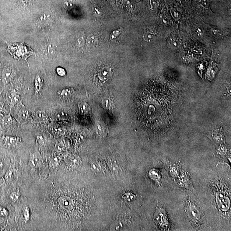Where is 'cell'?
<instances>
[{"mask_svg": "<svg viewBox=\"0 0 231 231\" xmlns=\"http://www.w3.org/2000/svg\"><path fill=\"white\" fill-rule=\"evenodd\" d=\"M100 166L97 163H93L92 166V168L93 170H95L96 171H99L100 170Z\"/></svg>", "mask_w": 231, "mask_h": 231, "instance_id": "d590c367", "label": "cell"}, {"mask_svg": "<svg viewBox=\"0 0 231 231\" xmlns=\"http://www.w3.org/2000/svg\"><path fill=\"white\" fill-rule=\"evenodd\" d=\"M58 164V157L56 156L53 157L50 163L51 167L53 168H54V167L57 166Z\"/></svg>", "mask_w": 231, "mask_h": 231, "instance_id": "f546056e", "label": "cell"}, {"mask_svg": "<svg viewBox=\"0 0 231 231\" xmlns=\"http://www.w3.org/2000/svg\"><path fill=\"white\" fill-rule=\"evenodd\" d=\"M102 105L106 109H110L112 108L113 103L108 98H105L102 101Z\"/></svg>", "mask_w": 231, "mask_h": 231, "instance_id": "ffe728a7", "label": "cell"}, {"mask_svg": "<svg viewBox=\"0 0 231 231\" xmlns=\"http://www.w3.org/2000/svg\"><path fill=\"white\" fill-rule=\"evenodd\" d=\"M148 1L150 9L154 10L158 8L161 0H148Z\"/></svg>", "mask_w": 231, "mask_h": 231, "instance_id": "44dd1931", "label": "cell"}, {"mask_svg": "<svg viewBox=\"0 0 231 231\" xmlns=\"http://www.w3.org/2000/svg\"><path fill=\"white\" fill-rule=\"evenodd\" d=\"M158 19L161 24L163 25H167L170 23L168 18L165 15L163 14H161L159 15V17H158Z\"/></svg>", "mask_w": 231, "mask_h": 231, "instance_id": "7402d4cb", "label": "cell"}, {"mask_svg": "<svg viewBox=\"0 0 231 231\" xmlns=\"http://www.w3.org/2000/svg\"><path fill=\"white\" fill-rule=\"evenodd\" d=\"M187 1H189V0H187Z\"/></svg>", "mask_w": 231, "mask_h": 231, "instance_id": "b9f144b4", "label": "cell"}, {"mask_svg": "<svg viewBox=\"0 0 231 231\" xmlns=\"http://www.w3.org/2000/svg\"><path fill=\"white\" fill-rule=\"evenodd\" d=\"M52 14L50 11L44 12L37 21V25L39 27H43L49 25L52 21Z\"/></svg>", "mask_w": 231, "mask_h": 231, "instance_id": "3957f363", "label": "cell"}, {"mask_svg": "<svg viewBox=\"0 0 231 231\" xmlns=\"http://www.w3.org/2000/svg\"><path fill=\"white\" fill-rule=\"evenodd\" d=\"M170 12L171 16L175 20L178 21L181 18V14L179 12L176 8H171Z\"/></svg>", "mask_w": 231, "mask_h": 231, "instance_id": "ac0fdd59", "label": "cell"}, {"mask_svg": "<svg viewBox=\"0 0 231 231\" xmlns=\"http://www.w3.org/2000/svg\"><path fill=\"white\" fill-rule=\"evenodd\" d=\"M8 51L15 58L19 60H25L34 54L33 51L30 46L24 43L9 44Z\"/></svg>", "mask_w": 231, "mask_h": 231, "instance_id": "6da1fadb", "label": "cell"}, {"mask_svg": "<svg viewBox=\"0 0 231 231\" xmlns=\"http://www.w3.org/2000/svg\"><path fill=\"white\" fill-rule=\"evenodd\" d=\"M3 167V163L2 162V161H1V160H0V170H1L2 169V168Z\"/></svg>", "mask_w": 231, "mask_h": 231, "instance_id": "f35d334b", "label": "cell"}, {"mask_svg": "<svg viewBox=\"0 0 231 231\" xmlns=\"http://www.w3.org/2000/svg\"><path fill=\"white\" fill-rule=\"evenodd\" d=\"M6 100L9 104L14 105L17 104L21 101L20 97L14 91H10L6 94Z\"/></svg>", "mask_w": 231, "mask_h": 231, "instance_id": "52a82bcc", "label": "cell"}, {"mask_svg": "<svg viewBox=\"0 0 231 231\" xmlns=\"http://www.w3.org/2000/svg\"><path fill=\"white\" fill-rule=\"evenodd\" d=\"M24 217L26 221H28L30 219L29 209L28 207H25L24 211Z\"/></svg>", "mask_w": 231, "mask_h": 231, "instance_id": "4dcf8cb0", "label": "cell"}, {"mask_svg": "<svg viewBox=\"0 0 231 231\" xmlns=\"http://www.w3.org/2000/svg\"><path fill=\"white\" fill-rule=\"evenodd\" d=\"M2 105L0 104V112L2 111Z\"/></svg>", "mask_w": 231, "mask_h": 231, "instance_id": "ab89813d", "label": "cell"}, {"mask_svg": "<svg viewBox=\"0 0 231 231\" xmlns=\"http://www.w3.org/2000/svg\"><path fill=\"white\" fill-rule=\"evenodd\" d=\"M112 70L108 66H105L101 68L98 74V78L102 82H107L112 75Z\"/></svg>", "mask_w": 231, "mask_h": 231, "instance_id": "277c9868", "label": "cell"}, {"mask_svg": "<svg viewBox=\"0 0 231 231\" xmlns=\"http://www.w3.org/2000/svg\"><path fill=\"white\" fill-rule=\"evenodd\" d=\"M206 62H202L201 63H199L197 65V69H198V72L199 74H202V71L205 69V67L206 66V64H205Z\"/></svg>", "mask_w": 231, "mask_h": 231, "instance_id": "f1b7e54d", "label": "cell"}, {"mask_svg": "<svg viewBox=\"0 0 231 231\" xmlns=\"http://www.w3.org/2000/svg\"><path fill=\"white\" fill-rule=\"evenodd\" d=\"M12 173H13V170H12L10 169L8 172L6 173L5 177V179L6 180H8L11 179L12 177Z\"/></svg>", "mask_w": 231, "mask_h": 231, "instance_id": "836d02e7", "label": "cell"}, {"mask_svg": "<svg viewBox=\"0 0 231 231\" xmlns=\"http://www.w3.org/2000/svg\"><path fill=\"white\" fill-rule=\"evenodd\" d=\"M213 0H194V2L197 7L202 11L209 13H213L210 8V3Z\"/></svg>", "mask_w": 231, "mask_h": 231, "instance_id": "5b68a950", "label": "cell"}, {"mask_svg": "<svg viewBox=\"0 0 231 231\" xmlns=\"http://www.w3.org/2000/svg\"><path fill=\"white\" fill-rule=\"evenodd\" d=\"M40 161V155L37 152L30 153V157L29 165L32 168H36L38 165Z\"/></svg>", "mask_w": 231, "mask_h": 231, "instance_id": "30bf717a", "label": "cell"}, {"mask_svg": "<svg viewBox=\"0 0 231 231\" xmlns=\"http://www.w3.org/2000/svg\"><path fill=\"white\" fill-rule=\"evenodd\" d=\"M56 72L58 75L61 77L64 76L66 74V71L61 67H58L56 69Z\"/></svg>", "mask_w": 231, "mask_h": 231, "instance_id": "1f68e13d", "label": "cell"}, {"mask_svg": "<svg viewBox=\"0 0 231 231\" xmlns=\"http://www.w3.org/2000/svg\"><path fill=\"white\" fill-rule=\"evenodd\" d=\"M64 7L66 9H71L73 5L72 0H64Z\"/></svg>", "mask_w": 231, "mask_h": 231, "instance_id": "83f0119b", "label": "cell"}, {"mask_svg": "<svg viewBox=\"0 0 231 231\" xmlns=\"http://www.w3.org/2000/svg\"><path fill=\"white\" fill-rule=\"evenodd\" d=\"M2 123L4 126H8L12 123V119L10 114L3 117L2 119Z\"/></svg>", "mask_w": 231, "mask_h": 231, "instance_id": "e0dca14e", "label": "cell"}, {"mask_svg": "<svg viewBox=\"0 0 231 231\" xmlns=\"http://www.w3.org/2000/svg\"><path fill=\"white\" fill-rule=\"evenodd\" d=\"M154 33L150 32H146L143 35V38L145 41L148 42H152L156 37Z\"/></svg>", "mask_w": 231, "mask_h": 231, "instance_id": "d6986e66", "label": "cell"}, {"mask_svg": "<svg viewBox=\"0 0 231 231\" xmlns=\"http://www.w3.org/2000/svg\"><path fill=\"white\" fill-rule=\"evenodd\" d=\"M12 71L11 68H6L3 70L2 73V80L5 84L9 83L12 77Z\"/></svg>", "mask_w": 231, "mask_h": 231, "instance_id": "9c48e42d", "label": "cell"}, {"mask_svg": "<svg viewBox=\"0 0 231 231\" xmlns=\"http://www.w3.org/2000/svg\"><path fill=\"white\" fill-rule=\"evenodd\" d=\"M25 1H26V2H30V1H32V0H25Z\"/></svg>", "mask_w": 231, "mask_h": 231, "instance_id": "60d3db41", "label": "cell"}, {"mask_svg": "<svg viewBox=\"0 0 231 231\" xmlns=\"http://www.w3.org/2000/svg\"><path fill=\"white\" fill-rule=\"evenodd\" d=\"M64 149V145L61 143H58L55 146V150L56 151L58 152H60L63 151Z\"/></svg>", "mask_w": 231, "mask_h": 231, "instance_id": "d6a6232c", "label": "cell"}, {"mask_svg": "<svg viewBox=\"0 0 231 231\" xmlns=\"http://www.w3.org/2000/svg\"><path fill=\"white\" fill-rule=\"evenodd\" d=\"M216 69H217V68L216 66H214L213 64H212L208 71V76H209L210 78H214L216 73Z\"/></svg>", "mask_w": 231, "mask_h": 231, "instance_id": "484cf974", "label": "cell"}, {"mask_svg": "<svg viewBox=\"0 0 231 231\" xmlns=\"http://www.w3.org/2000/svg\"><path fill=\"white\" fill-rule=\"evenodd\" d=\"M64 160L66 163L72 166L77 165L79 163V157L75 155H71V154L66 155Z\"/></svg>", "mask_w": 231, "mask_h": 231, "instance_id": "7c38bea8", "label": "cell"}, {"mask_svg": "<svg viewBox=\"0 0 231 231\" xmlns=\"http://www.w3.org/2000/svg\"><path fill=\"white\" fill-rule=\"evenodd\" d=\"M20 196V194L19 191L17 190L11 193L9 197L12 201L13 202H16L19 198Z\"/></svg>", "mask_w": 231, "mask_h": 231, "instance_id": "d4e9b609", "label": "cell"}, {"mask_svg": "<svg viewBox=\"0 0 231 231\" xmlns=\"http://www.w3.org/2000/svg\"><path fill=\"white\" fill-rule=\"evenodd\" d=\"M185 209L190 220L193 225L199 226L202 222V215L199 208L196 205L191 202L190 200H187Z\"/></svg>", "mask_w": 231, "mask_h": 231, "instance_id": "7a4b0ae2", "label": "cell"}, {"mask_svg": "<svg viewBox=\"0 0 231 231\" xmlns=\"http://www.w3.org/2000/svg\"><path fill=\"white\" fill-rule=\"evenodd\" d=\"M89 110V107L86 102H82L79 106V112L80 114H86Z\"/></svg>", "mask_w": 231, "mask_h": 231, "instance_id": "9a60e30c", "label": "cell"}, {"mask_svg": "<svg viewBox=\"0 0 231 231\" xmlns=\"http://www.w3.org/2000/svg\"><path fill=\"white\" fill-rule=\"evenodd\" d=\"M121 30L120 29L117 30H114L110 34V39L111 41H114L117 38V37L120 35Z\"/></svg>", "mask_w": 231, "mask_h": 231, "instance_id": "4316f807", "label": "cell"}, {"mask_svg": "<svg viewBox=\"0 0 231 231\" xmlns=\"http://www.w3.org/2000/svg\"><path fill=\"white\" fill-rule=\"evenodd\" d=\"M16 112L17 114L21 118L27 119L30 116L29 112L26 108V107L22 103V100L18 103Z\"/></svg>", "mask_w": 231, "mask_h": 231, "instance_id": "8992f818", "label": "cell"}, {"mask_svg": "<svg viewBox=\"0 0 231 231\" xmlns=\"http://www.w3.org/2000/svg\"><path fill=\"white\" fill-rule=\"evenodd\" d=\"M43 80L39 76H37L35 81V92L36 94L40 93L43 87Z\"/></svg>", "mask_w": 231, "mask_h": 231, "instance_id": "5bb4252c", "label": "cell"}, {"mask_svg": "<svg viewBox=\"0 0 231 231\" xmlns=\"http://www.w3.org/2000/svg\"><path fill=\"white\" fill-rule=\"evenodd\" d=\"M99 37L96 34H91L87 37L86 44L89 47H93L97 45Z\"/></svg>", "mask_w": 231, "mask_h": 231, "instance_id": "8fae6325", "label": "cell"}, {"mask_svg": "<svg viewBox=\"0 0 231 231\" xmlns=\"http://www.w3.org/2000/svg\"><path fill=\"white\" fill-rule=\"evenodd\" d=\"M56 117L61 120H66L68 117V115L63 111L57 112L55 114Z\"/></svg>", "mask_w": 231, "mask_h": 231, "instance_id": "cb8c5ba5", "label": "cell"}, {"mask_svg": "<svg viewBox=\"0 0 231 231\" xmlns=\"http://www.w3.org/2000/svg\"><path fill=\"white\" fill-rule=\"evenodd\" d=\"M180 42L177 38L172 37L167 42V46L173 49H176L179 48Z\"/></svg>", "mask_w": 231, "mask_h": 231, "instance_id": "4fadbf2b", "label": "cell"}, {"mask_svg": "<svg viewBox=\"0 0 231 231\" xmlns=\"http://www.w3.org/2000/svg\"><path fill=\"white\" fill-rule=\"evenodd\" d=\"M36 115L38 119L42 121H44L46 120L47 117L46 113L44 110H38L36 113Z\"/></svg>", "mask_w": 231, "mask_h": 231, "instance_id": "603a6c76", "label": "cell"}, {"mask_svg": "<svg viewBox=\"0 0 231 231\" xmlns=\"http://www.w3.org/2000/svg\"><path fill=\"white\" fill-rule=\"evenodd\" d=\"M8 215V212L6 209L0 207V215L3 217H5Z\"/></svg>", "mask_w": 231, "mask_h": 231, "instance_id": "e575fe53", "label": "cell"}, {"mask_svg": "<svg viewBox=\"0 0 231 231\" xmlns=\"http://www.w3.org/2000/svg\"><path fill=\"white\" fill-rule=\"evenodd\" d=\"M83 37H80L78 40V44L79 45H83Z\"/></svg>", "mask_w": 231, "mask_h": 231, "instance_id": "74e56055", "label": "cell"}, {"mask_svg": "<svg viewBox=\"0 0 231 231\" xmlns=\"http://www.w3.org/2000/svg\"><path fill=\"white\" fill-rule=\"evenodd\" d=\"M72 92L73 90L72 89L66 88L62 89L61 91H59L58 93L62 99H66L68 98L72 94Z\"/></svg>", "mask_w": 231, "mask_h": 231, "instance_id": "2e32d148", "label": "cell"}, {"mask_svg": "<svg viewBox=\"0 0 231 231\" xmlns=\"http://www.w3.org/2000/svg\"><path fill=\"white\" fill-rule=\"evenodd\" d=\"M20 138L13 136H6L4 138L5 145L8 147H14L18 145Z\"/></svg>", "mask_w": 231, "mask_h": 231, "instance_id": "ba28073f", "label": "cell"}, {"mask_svg": "<svg viewBox=\"0 0 231 231\" xmlns=\"http://www.w3.org/2000/svg\"><path fill=\"white\" fill-rule=\"evenodd\" d=\"M47 54H54V48L49 46L47 49Z\"/></svg>", "mask_w": 231, "mask_h": 231, "instance_id": "8d00e7d4", "label": "cell"}]
</instances>
